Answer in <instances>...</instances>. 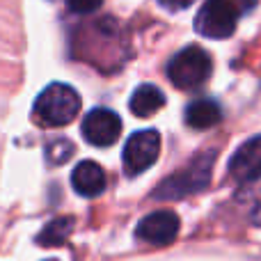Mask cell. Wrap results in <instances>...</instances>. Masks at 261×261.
<instances>
[{
	"instance_id": "10",
	"label": "cell",
	"mask_w": 261,
	"mask_h": 261,
	"mask_svg": "<svg viewBox=\"0 0 261 261\" xmlns=\"http://www.w3.org/2000/svg\"><path fill=\"white\" fill-rule=\"evenodd\" d=\"M106 172L99 163L94 161H83L76 165V170L71 172V186L78 195L83 197H96L106 190Z\"/></svg>"
},
{
	"instance_id": "9",
	"label": "cell",
	"mask_w": 261,
	"mask_h": 261,
	"mask_svg": "<svg viewBox=\"0 0 261 261\" xmlns=\"http://www.w3.org/2000/svg\"><path fill=\"white\" fill-rule=\"evenodd\" d=\"M229 176L239 184H252L261 179V135L250 138L229 158Z\"/></svg>"
},
{
	"instance_id": "15",
	"label": "cell",
	"mask_w": 261,
	"mask_h": 261,
	"mask_svg": "<svg viewBox=\"0 0 261 261\" xmlns=\"http://www.w3.org/2000/svg\"><path fill=\"white\" fill-rule=\"evenodd\" d=\"M103 0H67V7L76 14H92L101 7Z\"/></svg>"
},
{
	"instance_id": "7",
	"label": "cell",
	"mask_w": 261,
	"mask_h": 261,
	"mask_svg": "<svg viewBox=\"0 0 261 261\" xmlns=\"http://www.w3.org/2000/svg\"><path fill=\"white\" fill-rule=\"evenodd\" d=\"M83 138L94 147H110L119 140L122 133V119L108 108H96L83 119Z\"/></svg>"
},
{
	"instance_id": "5",
	"label": "cell",
	"mask_w": 261,
	"mask_h": 261,
	"mask_svg": "<svg viewBox=\"0 0 261 261\" xmlns=\"http://www.w3.org/2000/svg\"><path fill=\"white\" fill-rule=\"evenodd\" d=\"M213 71L211 55L199 46H186L167 64V78L179 90H197Z\"/></svg>"
},
{
	"instance_id": "11",
	"label": "cell",
	"mask_w": 261,
	"mask_h": 261,
	"mask_svg": "<svg viewBox=\"0 0 261 261\" xmlns=\"http://www.w3.org/2000/svg\"><path fill=\"white\" fill-rule=\"evenodd\" d=\"M220 119H222L220 106L211 99H197L193 103H188V108H186V124L190 128H199V130L211 128Z\"/></svg>"
},
{
	"instance_id": "4",
	"label": "cell",
	"mask_w": 261,
	"mask_h": 261,
	"mask_svg": "<svg viewBox=\"0 0 261 261\" xmlns=\"http://www.w3.org/2000/svg\"><path fill=\"white\" fill-rule=\"evenodd\" d=\"M213 161H216V149L197 153V156H195L181 172H176L172 179L163 181L161 188L153 193V197H158V199H176V197L193 195V193H197V190L206 188L208 179H211Z\"/></svg>"
},
{
	"instance_id": "6",
	"label": "cell",
	"mask_w": 261,
	"mask_h": 261,
	"mask_svg": "<svg viewBox=\"0 0 261 261\" xmlns=\"http://www.w3.org/2000/svg\"><path fill=\"white\" fill-rule=\"evenodd\" d=\"M158 153H161V135H158V130L153 128L138 130L124 144V151H122L124 172L128 176L142 174V172H147L158 161Z\"/></svg>"
},
{
	"instance_id": "14",
	"label": "cell",
	"mask_w": 261,
	"mask_h": 261,
	"mask_svg": "<svg viewBox=\"0 0 261 261\" xmlns=\"http://www.w3.org/2000/svg\"><path fill=\"white\" fill-rule=\"evenodd\" d=\"M71 156H73V144L69 142V140H55V142H50L48 149H46V161H48L50 165H62V163H67Z\"/></svg>"
},
{
	"instance_id": "1",
	"label": "cell",
	"mask_w": 261,
	"mask_h": 261,
	"mask_svg": "<svg viewBox=\"0 0 261 261\" xmlns=\"http://www.w3.org/2000/svg\"><path fill=\"white\" fill-rule=\"evenodd\" d=\"M73 50L81 60L101 71H117L126 62L128 44L115 18L106 16L78 30L73 39Z\"/></svg>"
},
{
	"instance_id": "12",
	"label": "cell",
	"mask_w": 261,
	"mask_h": 261,
	"mask_svg": "<svg viewBox=\"0 0 261 261\" xmlns=\"http://www.w3.org/2000/svg\"><path fill=\"white\" fill-rule=\"evenodd\" d=\"M130 113L138 115V117H149V115H156L158 110L165 106V94L158 90L156 85H144L135 87L133 96H130Z\"/></svg>"
},
{
	"instance_id": "2",
	"label": "cell",
	"mask_w": 261,
	"mask_h": 261,
	"mask_svg": "<svg viewBox=\"0 0 261 261\" xmlns=\"http://www.w3.org/2000/svg\"><path fill=\"white\" fill-rule=\"evenodd\" d=\"M81 113V96L64 83H50L32 106V117L41 126H67Z\"/></svg>"
},
{
	"instance_id": "17",
	"label": "cell",
	"mask_w": 261,
	"mask_h": 261,
	"mask_svg": "<svg viewBox=\"0 0 261 261\" xmlns=\"http://www.w3.org/2000/svg\"><path fill=\"white\" fill-rule=\"evenodd\" d=\"M252 222L254 225H261V195L257 197V204H254V208H252Z\"/></svg>"
},
{
	"instance_id": "16",
	"label": "cell",
	"mask_w": 261,
	"mask_h": 261,
	"mask_svg": "<svg viewBox=\"0 0 261 261\" xmlns=\"http://www.w3.org/2000/svg\"><path fill=\"white\" fill-rule=\"evenodd\" d=\"M195 0H161V5H165L167 9H186L188 5H193Z\"/></svg>"
},
{
	"instance_id": "18",
	"label": "cell",
	"mask_w": 261,
	"mask_h": 261,
	"mask_svg": "<svg viewBox=\"0 0 261 261\" xmlns=\"http://www.w3.org/2000/svg\"><path fill=\"white\" fill-rule=\"evenodd\" d=\"M48 261H55V259H48Z\"/></svg>"
},
{
	"instance_id": "13",
	"label": "cell",
	"mask_w": 261,
	"mask_h": 261,
	"mask_svg": "<svg viewBox=\"0 0 261 261\" xmlns=\"http://www.w3.org/2000/svg\"><path fill=\"white\" fill-rule=\"evenodd\" d=\"M73 225H76V222H73L71 216L53 218V220H50L48 225L39 231L37 243H39L41 248H58V245H64L67 243V239L71 236Z\"/></svg>"
},
{
	"instance_id": "8",
	"label": "cell",
	"mask_w": 261,
	"mask_h": 261,
	"mask_svg": "<svg viewBox=\"0 0 261 261\" xmlns=\"http://www.w3.org/2000/svg\"><path fill=\"white\" fill-rule=\"evenodd\" d=\"M181 222L179 216L174 211H156L149 213L147 218H142L135 229V236H138L142 243L149 245H170L172 241L179 236Z\"/></svg>"
},
{
	"instance_id": "3",
	"label": "cell",
	"mask_w": 261,
	"mask_h": 261,
	"mask_svg": "<svg viewBox=\"0 0 261 261\" xmlns=\"http://www.w3.org/2000/svg\"><path fill=\"white\" fill-rule=\"evenodd\" d=\"M254 7V0H206L195 16V30L206 39H227L236 23Z\"/></svg>"
}]
</instances>
